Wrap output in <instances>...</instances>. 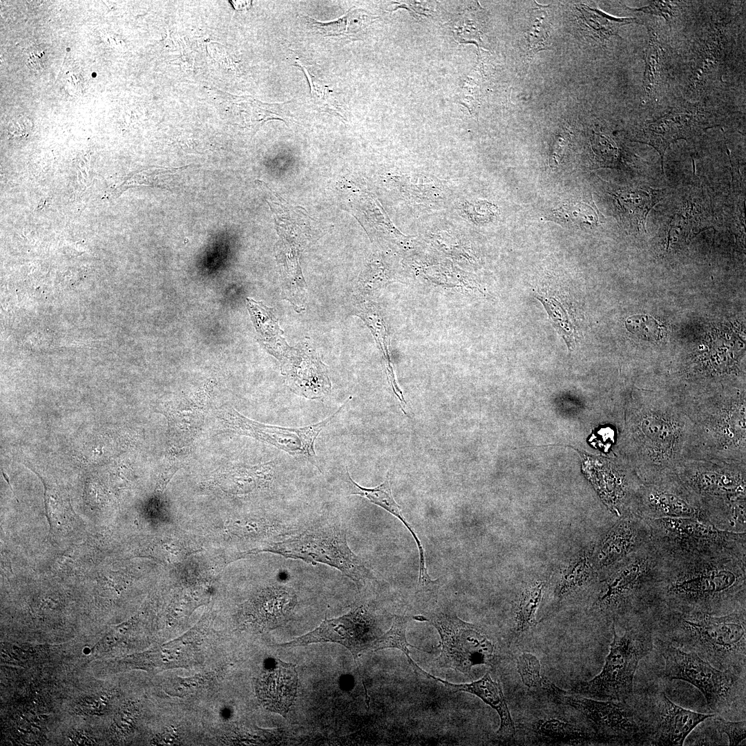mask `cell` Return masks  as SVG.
Wrapping results in <instances>:
<instances>
[{
	"label": "cell",
	"mask_w": 746,
	"mask_h": 746,
	"mask_svg": "<svg viewBox=\"0 0 746 746\" xmlns=\"http://www.w3.org/2000/svg\"><path fill=\"white\" fill-rule=\"evenodd\" d=\"M544 17L535 21L531 27L527 37L530 51L536 52L544 48L548 37V26L545 25Z\"/></svg>",
	"instance_id": "obj_38"
},
{
	"label": "cell",
	"mask_w": 746,
	"mask_h": 746,
	"mask_svg": "<svg viewBox=\"0 0 746 746\" xmlns=\"http://www.w3.org/2000/svg\"><path fill=\"white\" fill-rule=\"evenodd\" d=\"M296 603L297 596L291 588L276 586L251 602L249 615L260 628H275L291 620Z\"/></svg>",
	"instance_id": "obj_22"
},
{
	"label": "cell",
	"mask_w": 746,
	"mask_h": 746,
	"mask_svg": "<svg viewBox=\"0 0 746 746\" xmlns=\"http://www.w3.org/2000/svg\"><path fill=\"white\" fill-rule=\"evenodd\" d=\"M627 414L629 466L641 482L676 474L694 455V426L680 398L637 395Z\"/></svg>",
	"instance_id": "obj_1"
},
{
	"label": "cell",
	"mask_w": 746,
	"mask_h": 746,
	"mask_svg": "<svg viewBox=\"0 0 746 746\" xmlns=\"http://www.w3.org/2000/svg\"><path fill=\"white\" fill-rule=\"evenodd\" d=\"M678 3L673 1H653L649 5L634 9L633 11L662 17L667 22L671 23L679 14Z\"/></svg>",
	"instance_id": "obj_37"
},
{
	"label": "cell",
	"mask_w": 746,
	"mask_h": 746,
	"mask_svg": "<svg viewBox=\"0 0 746 746\" xmlns=\"http://www.w3.org/2000/svg\"><path fill=\"white\" fill-rule=\"evenodd\" d=\"M647 710L641 709L646 726V745L680 746L700 723L716 714H705L681 707L660 692Z\"/></svg>",
	"instance_id": "obj_16"
},
{
	"label": "cell",
	"mask_w": 746,
	"mask_h": 746,
	"mask_svg": "<svg viewBox=\"0 0 746 746\" xmlns=\"http://www.w3.org/2000/svg\"><path fill=\"white\" fill-rule=\"evenodd\" d=\"M713 718L717 731L727 735L729 745H738L745 739V720L729 721L716 715Z\"/></svg>",
	"instance_id": "obj_36"
},
{
	"label": "cell",
	"mask_w": 746,
	"mask_h": 746,
	"mask_svg": "<svg viewBox=\"0 0 746 746\" xmlns=\"http://www.w3.org/2000/svg\"><path fill=\"white\" fill-rule=\"evenodd\" d=\"M412 619L428 622L437 630L441 645L436 659L439 667L468 674L474 666L492 665L497 660V646L493 637L454 613L428 612L413 615Z\"/></svg>",
	"instance_id": "obj_9"
},
{
	"label": "cell",
	"mask_w": 746,
	"mask_h": 746,
	"mask_svg": "<svg viewBox=\"0 0 746 746\" xmlns=\"http://www.w3.org/2000/svg\"><path fill=\"white\" fill-rule=\"evenodd\" d=\"M625 324L630 332L644 340L658 341L664 334V326L649 315L631 316L626 320Z\"/></svg>",
	"instance_id": "obj_34"
},
{
	"label": "cell",
	"mask_w": 746,
	"mask_h": 746,
	"mask_svg": "<svg viewBox=\"0 0 746 746\" xmlns=\"http://www.w3.org/2000/svg\"><path fill=\"white\" fill-rule=\"evenodd\" d=\"M593 148L595 153L604 162H611L617 157V146L613 142L605 135L595 134Z\"/></svg>",
	"instance_id": "obj_39"
},
{
	"label": "cell",
	"mask_w": 746,
	"mask_h": 746,
	"mask_svg": "<svg viewBox=\"0 0 746 746\" xmlns=\"http://www.w3.org/2000/svg\"><path fill=\"white\" fill-rule=\"evenodd\" d=\"M629 511L645 520L691 517L707 522L702 499L676 474L641 482L631 498Z\"/></svg>",
	"instance_id": "obj_14"
},
{
	"label": "cell",
	"mask_w": 746,
	"mask_h": 746,
	"mask_svg": "<svg viewBox=\"0 0 746 746\" xmlns=\"http://www.w3.org/2000/svg\"><path fill=\"white\" fill-rule=\"evenodd\" d=\"M517 669L522 682L526 687L545 690L549 680L541 675V664L535 655L528 652L519 654L517 658Z\"/></svg>",
	"instance_id": "obj_33"
},
{
	"label": "cell",
	"mask_w": 746,
	"mask_h": 746,
	"mask_svg": "<svg viewBox=\"0 0 746 746\" xmlns=\"http://www.w3.org/2000/svg\"><path fill=\"white\" fill-rule=\"evenodd\" d=\"M746 556L724 554L664 560L652 609L724 615L745 609Z\"/></svg>",
	"instance_id": "obj_2"
},
{
	"label": "cell",
	"mask_w": 746,
	"mask_h": 746,
	"mask_svg": "<svg viewBox=\"0 0 746 746\" xmlns=\"http://www.w3.org/2000/svg\"><path fill=\"white\" fill-rule=\"evenodd\" d=\"M651 541L664 560L689 559L724 554L746 556V533L716 528L691 517L647 520Z\"/></svg>",
	"instance_id": "obj_7"
},
{
	"label": "cell",
	"mask_w": 746,
	"mask_h": 746,
	"mask_svg": "<svg viewBox=\"0 0 746 746\" xmlns=\"http://www.w3.org/2000/svg\"><path fill=\"white\" fill-rule=\"evenodd\" d=\"M568 137L569 134L564 132L559 135L556 138L555 142L553 144L551 157L550 160V165L551 166L554 167L560 164L561 160L564 156V151L567 146Z\"/></svg>",
	"instance_id": "obj_40"
},
{
	"label": "cell",
	"mask_w": 746,
	"mask_h": 746,
	"mask_svg": "<svg viewBox=\"0 0 746 746\" xmlns=\"http://www.w3.org/2000/svg\"><path fill=\"white\" fill-rule=\"evenodd\" d=\"M613 639L600 673L573 687V691L591 698L625 700L632 696L633 678L640 660L653 649L651 624L635 620L622 636L613 623Z\"/></svg>",
	"instance_id": "obj_8"
},
{
	"label": "cell",
	"mask_w": 746,
	"mask_h": 746,
	"mask_svg": "<svg viewBox=\"0 0 746 746\" xmlns=\"http://www.w3.org/2000/svg\"><path fill=\"white\" fill-rule=\"evenodd\" d=\"M546 583L538 580L524 588L519 596L515 611V632L526 633L536 624L535 615L541 603Z\"/></svg>",
	"instance_id": "obj_30"
},
{
	"label": "cell",
	"mask_w": 746,
	"mask_h": 746,
	"mask_svg": "<svg viewBox=\"0 0 746 746\" xmlns=\"http://www.w3.org/2000/svg\"><path fill=\"white\" fill-rule=\"evenodd\" d=\"M664 560L651 542L606 572L601 589L592 604L593 611L610 618L632 621L649 613L653 606L656 584Z\"/></svg>",
	"instance_id": "obj_5"
},
{
	"label": "cell",
	"mask_w": 746,
	"mask_h": 746,
	"mask_svg": "<svg viewBox=\"0 0 746 746\" xmlns=\"http://www.w3.org/2000/svg\"><path fill=\"white\" fill-rule=\"evenodd\" d=\"M705 116L695 105L675 107L666 115L649 122L637 132V142L654 147L661 158L662 169L666 150L678 140H688L707 126Z\"/></svg>",
	"instance_id": "obj_18"
},
{
	"label": "cell",
	"mask_w": 746,
	"mask_h": 746,
	"mask_svg": "<svg viewBox=\"0 0 746 746\" xmlns=\"http://www.w3.org/2000/svg\"><path fill=\"white\" fill-rule=\"evenodd\" d=\"M268 551L285 558L300 560L308 564H323L334 567L357 586L372 578L369 569L349 547L347 535L339 519H322L296 533H285L258 552Z\"/></svg>",
	"instance_id": "obj_6"
},
{
	"label": "cell",
	"mask_w": 746,
	"mask_h": 746,
	"mask_svg": "<svg viewBox=\"0 0 746 746\" xmlns=\"http://www.w3.org/2000/svg\"><path fill=\"white\" fill-rule=\"evenodd\" d=\"M548 694L580 713L599 744L646 745V726L641 710L625 700H595L568 693L553 683Z\"/></svg>",
	"instance_id": "obj_11"
},
{
	"label": "cell",
	"mask_w": 746,
	"mask_h": 746,
	"mask_svg": "<svg viewBox=\"0 0 746 746\" xmlns=\"http://www.w3.org/2000/svg\"><path fill=\"white\" fill-rule=\"evenodd\" d=\"M597 572L593 563L591 555L584 552L573 559L562 571L555 594L557 603L559 604L562 600L577 589L595 581Z\"/></svg>",
	"instance_id": "obj_26"
},
{
	"label": "cell",
	"mask_w": 746,
	"mask_h": 746,
	"mask_svg": "<svg viewBox=\"0 0 746 746\" xmlns=\"http://www.w3.org/2000/svg\"><path fill=\"white\" fill-rule=\"evenodd\" d=\"M203 395L186 396L163 403L159 412L168 420L167 455L186 458L200 432L207 406Z\"/></svg>",
	"instance_id": "obj_19"
},
{
	"label": "cell",
	"mask_w": 746,
	"mask_h": 746,
	"mask_svg": "<svg viewBox=\"0 0 746 746\" xmlns=\"http://www.w3.org/2000/svg\"><path fill=\"white\" fill-rule=\"evenodd\" d=\"M295 665L276 660V665L263 671L256 682L258 699L268 710L285 717L297 689Z\"/></svg>",
	"instance_id": "obj_20"
},
{
	"label": "cell",
	"mask_w": 746,
	"mask_h": 746,
	"mask_svg": "<svg viewBox=\"0 0 746 746\" xmlns=\"http://www.w3.org/2000/svg\"><path fill=\"white\" fill-rule=\"evenodd\" d=\"M274 462L253 466H237L220 474L219 481L231 492L243 494L269 488L274 477Z\"/></svg>",
	"instance_id": "obj_25"
},
{
	"label": "cell",
	"mask_w": 746,
	"mask_h": 746,
	"mask_svg": "<svg viewBox=\"0 0 746 746\" xmlns=\"http://www.w3.org/2000/svg\"><path fill=\"white\" fill-rule=\"evenodd\" d=\"M648 29L649 39L644 51L643 87L645 93L649 95L660 85L666 67V52L658 34L653 28Z\"/></svg>",
	"instance_id": "obj_29"
},
{
	"label": "cell",
	"mask_w": 746,
	"mask_h": 746,
	"mask_svg": "<svg viewBox=\"0 0 746 746\" xmlns=\"http://www.w3.org/2000/svg\"><path fill=\"white\" fill-rule=\"evenodd\" d=\"M746 463L702 456L686 459L676 475L702 501L706 512L746 499Z\"/></svg>",
	"instance_id": "obj_12"
},
{
	"label": "cell",
	"mask_w": 746,
	"mask_h": 746,
	"mask_svg": "<svg viewBox=\"0 0 746 746\" xmlns=\"http://www.w3.org/2000/svg\"><path fill=\"white\" fill-rule=\"evenodd\" d=\"M103 698H104L102 697L86 698L81 704L79 703V705H81L84 709H86L84 710L85 711H88L90 713H93V711H98L97 709L102 711V709L103 710L107 706L108 703L106 700L107 698L102 700Z\"/></svg>",
	"instance_id": "obj_42"
},
{
	"label": "cell",
	"mask_w": 746,
	"mask_h": 746,
	"mask_svg": "<svg viewBox=\"0 0 746 746\" xmlns=\"http://www.w3.org/2000/svg\"><path fill=\"white\" fill-rule=\"evenodd\" d=\"M647 520L627 512L602 537L591 553L597 571H606L651 543Z\"/></svg>",
	"instance_id": "obj_17"
},
{
	"label": "cell",
	"mask_w": 746,
	"mask_h": 746,
	"mask_svg": "<svg viewBox=\"0 0 746 746\" xmlns=\"http://www.w3.org/2000/svg\"><path fill=\"white\" fill-rule=\"evenodd\" d=\"M179 169H181V168H155L141 171L140 173H135L126 180L121 185L119 190L123 191L127 187L138 185L163 186L165 181L164 178L170 176L171 174L175 173Z\"/></svg>",
	"instance_id": "obj_35"
},
{
	"label": "cell",
	"mask_w": 746,
	"mask_h": 746,
	"mask_svg": "<svg viewBox=\"0 0 746 746\" xmlns=\"http://www.w3.org/2000/svg\"><path fill=\"white\" fill-rule=\"evenodd\" d=\"M410 618H412V616L410 615H395L393 618L390 629L376 638L371 649H373L374 651L387 648H395L399 649L406 656L410 665L412 667L414 672L417 674L419 673L424 676L426 671L422 669L412 660L410 657V649H408V647L417 648L409 644L406 639V627Z\"/></svg>",
	"instance_id": "obj_31"
},
{
	"label": "cell",
	"mask_w": 746,
	"mask_h": 746,
	"mask_svg": "<svg viewBox=\"0 0 746 746\" xmlns=\"http://www.w3.org/2000/svg\"><path fill=\"white\" fill-rule=\"evenodd\" d=\"M680 399L694 426L693 456L746 463L745 394Z\"/></svg>",
	"instance_id": "obj_4"
},
{
	"label": "cell",
	"mask_w": 746,
	"mask_h": 746,
	"mask_svg": "<svg viewBox=\"0 0 746 746\" xmlns=\"http://www.w3.org/2000/svg\"><path fill=\"white\" fill-rule=\"evenodd\" d=\"M528 731L536 743L542 745L599 744L590 729L580 727L560 718L538 719L530 725Z\"/></svg>",
	"instance_id": "obj_23"
},
{
	"label": "cell",
	"mask_w": 746,
	"mask_h": 746,
	"mask_svg": "<svg viewBox=\"0 0 746 746\" xmlns=\"http://www.w3.org/2000/svg\"><path fill=\"white\" fill-rule=\"evenodd\" d=\"M344 481L346 484L348 495H356L363 497L368 499L371 503L380 506L400 519L416 541L419 555V569H425L426 562L423 547L412 526L403 516L401 508L395 501L392 496L390 472L387 473L384 481L378 486L374 488H364L356 484L352 479L349 473L348 468L346 466Z\"/></svg>",
	"instance_id": "obj_24"
},
{
	"label": "cell",
	"mask_w": 746,
	"mask_h": 746,
	"mask_svg": "<svg viewBox=\"0 0 746 746\" xmlns=\"http://www.w3.org/2000/svg\"><path fill=\"white\" fill-rule=\"evenodd\" d=\"M577 9L580 12V23L589 34L600 40L618 35L620 28L624 25L638 22L636 18L613 17L584 4L577 6Z\"/></svg>",
	"instance_id": "obj_28"
},
{
	"label": "cell",
	"mask_w": 746,
	"mask_h": 746,
	"mask_svg": "<svg viewBox=\"0 0 746 746\" xmlns=\"http://www.w3.org/2000/svg\"><path fill=\"white\" fill-rule=\"evenodd\" d=\"M376 638L374 620L367 608L361 605L343 616L325 620L314 631L280 646L294 647L316 642H336L349 649L356 662L358 654L371 648Z\"/></svg>",
	"instance_id": "obj_15"
},
{
	"label": "cell",
	"mask_w": 746,
	"mask_h": 746,
	"mask_svg": "<svg viewBox=\"0 0 746 746\" xmlns=\"http://www.w3.org/2000/svg\"><path fill=\"white\" fill-rule=\"evenodd\" d=\"M350 399L329 417L305 427L287 428L261 423L243 416L231 407L221 410L219 419L227 431L254 438L292 457L303 458L318 468L314 450L316 439Z\"/></svg>",
	"instance_id": "obj_13"
},
{
	"label": "cell",
	"mask_w": 746,
	"mask_h": 746,
	"mask_svg": "<svg viewBox=\"0 0 746 746\" xmlns=\"http://www.w3.org/2000/svg\"><path fill=\"white\" fill-rule=\"evenodd\" d=\"M45 52L39 47H35L27 52L26 64L35 71H40L44 67Z\"/></svg>",
	"instance_id": "obj_41"
},
{
	"label": "cell",
	"mask_w": 746,
	"mask_h": 746,
	"mask_svg": "<svg viewBox=\"0 0 746 746\" xmlns=\"http://www.w3.org/2000/svg\"><path fill=\"white\" fill-rule=\"evenodd\" d=\"M664 666L662 676L689 682L703 694L710 709L721 713L730 708L739 694L745 692L743 676L712 666L696 653L668 641L656 640Z\"/></svg>",
	"instance_id": "obj_10"
},
{
	"label": "cell",
	"mask_w": 746,
	"mask_h": 746,
	"mask_svg": "<svg viewBox=\"0 0 746 746\" xmlns=\"http://www.w3.org/2000/svg\"><path fill=\"white\" fill-rule=\"evenodd\" d=\"M70 739L77 745H95V742L88 734L81 731H75L73 734Z\"/></svg>",
	"instance_id": "obj_43"
},
{
	"label": "cell",
	"mask_w": 746,
	"mask_h": 746,
	"mask_svg": "<svg viewBox=\"0 0 746 746\" xmlns=\"http://www.w3.org/2000/svg\"><path fill=\"white\" fill-rule=\"evenodd\" d=\"M613 195L629 220H634L637 224L644 226L648 213L661 200L662 191L651 188L638 189L620 191Z\"/></svg>",
	"instance_id": "obj_27"
},
{
	"label": "cell",
	"mask_w": 746,
	"mask_h": 746,
	"mask_svg": "<svg viewBox=\"0 0 746 746\" xmlns=\"http://www.w3.org/2000/svg\"><path fill=\"white\" fill-rule=\"evenodd\" d=\"M553 216L564 222L576 226H595L599 223L595 209L585 203H569L553 211Z\"/></svg>",
	"instance_id": "obj_32"
},
{
	"label": "cell",
	"mask_w": 746,
	"mask_h": 746,
	"mask_svg": "<svg viewBox=\"0 0 746 746\" xmlns=\"http://www.w3.org/2000/svg\"><path fill=\"white\" fill-rule=\"evenodd\" d=\"M430 678L441 682L452 692H467L475 695L486 704L495 709L500 718L497 730L499 737L506 740H513L515 736V727L499 681L494 680L489 673L480 679L470 683L453 684L431 675Z\"/></svg>",
	"instance_id": "obj_21"
},
{
	"label": "cell",
	"mask_w": 746,
	"mask_h": 746,
	"mask_svg": "<svg viewBox=\"0 0 746 746\" xmlns=\"http://www.w3.org/2000/svg\"><path fill=\"white\" fill-rule=\"evenodd\" d=\"M652 611L668 642L696 653L717 669L745 676V609L724 615L664 608Z\"/></svg>",
	"instance_id": "obj_3"
}]
</instances>
